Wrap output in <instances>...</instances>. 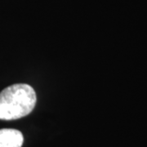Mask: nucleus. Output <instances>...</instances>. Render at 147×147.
Returning <instances> with one entry per match:
<instances>
[{
	"mask_svg": "<svg viewBox=\"0 0 147 147\" xmlns=\"http://www.w3.org/2000/svg\"><path fill=\"white\" fill-rule=\"evenodd\" d=\"M24 137L21 131L12 128L0 129V147H21Z\"/></svg>",
	"mask_w": 147,
	"mask_h": 147,
	"instance_id": "obj_2",
	"label": "nucleus"
},
{
	"mask_svg": "<svg viewBox=\"0 0 147 147\" xmlns=\"http://www.w3.org/2000/svg\"><path fill=\"white\" fill-rule=\"evenodd\" d=\"M36 101V92L30 85L12 84L0 92V119L15 120L28 115Z\"/></svg>",
	"mask_w": 147,
	"mask_h": 147,
	"instance_id": "obj_1",
	"label": "nucleus"
}]
</instances>
